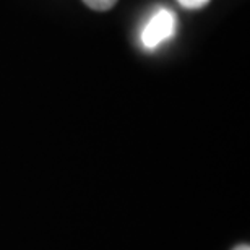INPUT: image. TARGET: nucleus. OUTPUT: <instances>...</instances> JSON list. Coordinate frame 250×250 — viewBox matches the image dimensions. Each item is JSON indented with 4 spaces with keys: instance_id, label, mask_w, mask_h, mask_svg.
Masks as SVG:
<instances>
[{
    "instance_id": "obj_1",
    "label": "nucleus",
    "mask_w": 250,
    "mask_h": 250,
    "mask_svg": "<svg viewBox=\"0 0 250 250\" xmlns=\"http://www.w3.org/2000/svg\"><path fill=\"white\" fill-rule=\"evenodd\" d=\"M176 24L177 18L174 12L167 8H159L156 13L151 15V18L148 20L142 29L140 39H142L143 47L154 49L161 42L167 41L169 38H172L174 33H176Z\"/></svg>"
},
{
    "instance_id": "obj_2",
    "label": "nucleus",
    "mask_w": 250,
    "mask_h": 250,
    "mask_svg": "<svg viewBox=\"0 0 250 250\" xmlns=\"http://www.w3.org/2000/svg\"><path fill=\"white\" fill-rule=\"evenodd\" d=\"M83 2L89 8L96 10V12H107L117 3V0H83Z\"/></svg>"
},
{
    "instance_id": "obj_3",
    "label": "nucleus",
    "mask_w": 250,
    "mask_h": 250,
    "mask_svg": "<svg viewBox=\"0 0 250 250\" xmlns=\"http://www.w3.org/2000/svg\"><path fill=\"white\" fill-rule=\"evenodd\" d=\"M179 3L182 5V7L186 8H190V10H195V8H202L205 7L209 0H177Z\"/></svg>"
},
{
    "instance_id": "obj_4",
    "label": "nucleus",
    "mask_w": 250,
    "mask_h": 250,
    "mask_svg": "<svg viewBox=\"0 0 250 250\" xmlns=\"http://www.w3.org/2000/svg\"><path fill=\"white\" fill-rule=\"evenodd\" d=\"M232 250H249V246H247V244H246V246H239V247L232 249Z\"/></svg>"
}]
</instances>
